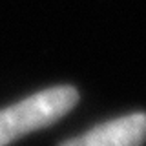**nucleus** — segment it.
<instances>
[{
  "mask_svg": "<svg viewBox=\"0 0 146 146\" xmlns=\"http://www.w3.org/2000/svg\"><path fill=\"white\" fill-rule=\"evenodd\" d=\"M144 141L146 113L137 111L102 122L84 135L68 139L58 146H143Z\"/></svg>",
  "mask_w": 146,
  "mask_h": 146,
  "instance_id": "f03ea898",
  "label": "nucleus"
},
{
  "mask_svg": "<svg viewBox=\"0 0 146 146\" xmlns=\"http://www.w3.org/2000/svg\"><path fill=\"white\" fill-rule=\"evenodd\" d=\"M79 102V91L73 86H53L36 91L7 108L0 110V146L40 128H48L62 119Z\"/></svg>",
  "mask_w": 146,
  "mask_h": 146,
  "instance_id": "f257e3e1",
  "label": "nucleus"
}]
</instances>
